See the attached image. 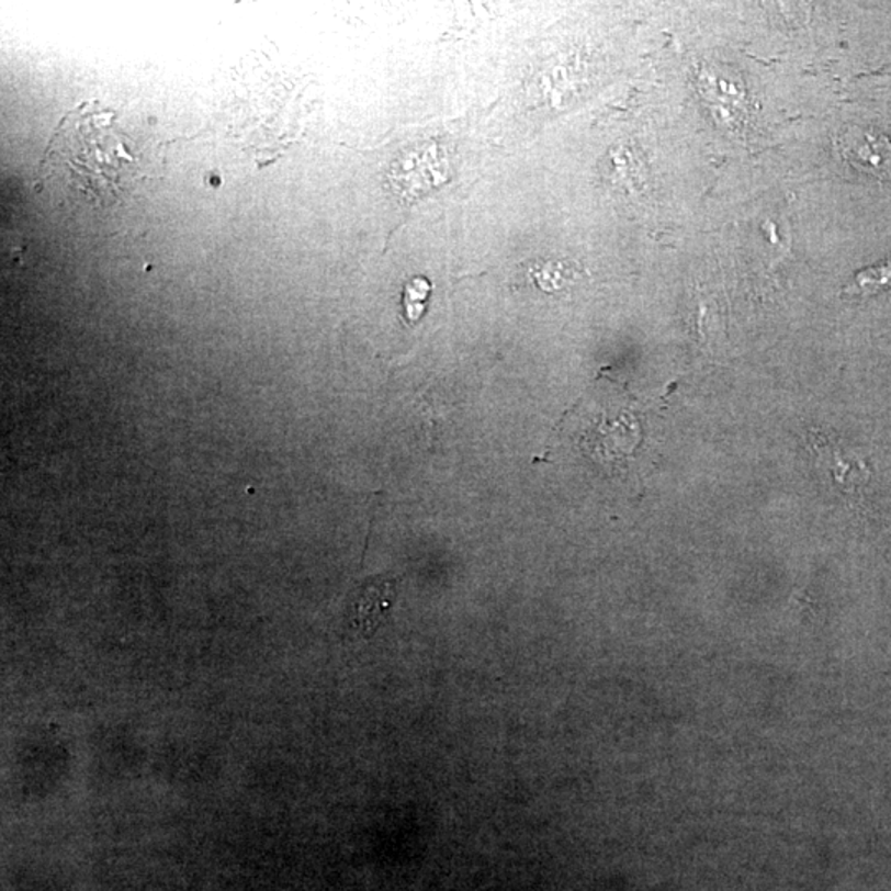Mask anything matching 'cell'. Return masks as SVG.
I'll use <instances>...</instances> for the list:
<instances>
[{
  "instance_id": "cell-1",
  "label": "cell",
  "mask_w": 891,
  "mask_h": 891,
  "mask_svg": "<svg viewBox=\"0 0 891 891\" xmlns=\"http://www.w3.org/2000/svg\"><path fill=\"white\" fill-rule=\"evenodd\" d=\"M110 111H71L64 117L45 154V166L64 173L68 185L101 200L120 190V180L133 167L123 136Z\"/></svg>"
},
{
  "instance_id": "cell-2",
  "label": "cell",
  "mask_w": 891,
  "mask_h": 891,
  "mask_svg": "<svg viewBox=\"0 0 891 891\" xmlns=\"http://www.w3.org/2000/svg\"><path fill=\"white\" fill-rule=\"evenodd\" d=\"M395 596V582L392 579H376L369 583L360 591L352 611V625L363 634L375 631L380 619L385 616L392 606Z\"/></svg>"
},
{
  "instance_id": "cell-3",
  "label": "cell",
  "mask_w": 891,
  "mask_h": 891,
  "mask_svg": "<svg viewBox=\"0 0 891 891\" xmlns=\"http://www.w3.org/2000/svg\"><path fill=\"white\" fill-rule=\"evenodd\" d=\"M891 290V261L868 268L855 278V283L848 287L847 293L855 294H877L881 291Z\"/></svg>"
},
{
  "instance_id": "cell-4",
  "label": "cell",
  "mask_w": 891,
  "mask_h": 891,
  "mask_svg": "<svg viewBox=\"0 0 891 891\" xmlns=\"http://www.w3.org/2000/svg\"><path fill=\"white\" fill-rule=\"evenodd\" d=\"M429 293H431V284L425 278H415V280L406 284L405 293H403V306H405L406 319L409 323L421 319Z\"/></svg>"
},
{
  "instance_id": "cell-5",
  "label": "cell",
  "mask_w": 891,
  "mask_h": 891,
  "mask_svg": "<svg viewBox=\"0 0 891 891\" xmlns=\"http://www.w3.org/2000/svg\"><path fill=\"white\" fill-rule=\"evenodd\" d=\"M532 277L542 290L556 291L565 283L568 271H566L565 263L550 261V263L542 264V267L539 264L532 271Z\"/></svg>"
}]
</instances>
